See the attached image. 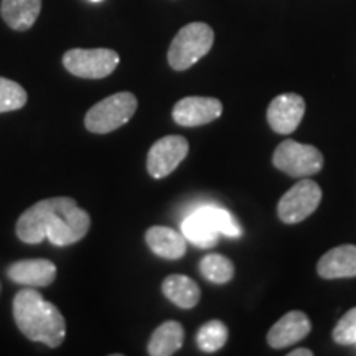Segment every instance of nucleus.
Instances as JSON below:
<instances>
[{
  "instance_id": "obj_10",
  "label": "nucleus",
  "mask_w": 356,
  "mask_h": 356,
  "mask_svg": "<svg viewBox=\"0 0 356 356\" xmlns=\"http://www.w3.org/2000/svg\"><path fill=\"white\" fill-rule=\"evenodd\" d=\"M188 140L181 136H165L150 147L147 155V172L154 178H165L188 155Z\"/></svg>"
},
{
  "instance_id": "obj_21",
  "label": "nucleus",
  "mask_w": 356,
  "mask_h": 356,
  "mask_svg": "<svg viewBox=\"0 0 356 356\" xmlns=\"http://www.w3.org/2000/svg\"><path fill=\"white\" fill-rule=\"evenodd\" d=\"M228 341V328L220 320H211L202 325L197 333V345L204 353H215Z\"/></svg>"
},
{
  "instance_id": "obj_18",
  "label": "nucleus",
  "mask_w": 356,
  "mask_h": 356,
  "mask_svg": "<svg viewBox=\"0 0 356 356\" xmlns=\"http://www.w3.org/2000/svg\"><path fill=\"white\" fill-rule=\"evenodd\" d=\"M162 292L172 304L185 310L197 307L200 296H202L198 284L193 279L181 274L168 275L162 282Z\"/></svg>"
},
{
  "instance_id": "obj_25",
  "label": "nucleus",
  "mask_w": 356,
  "mask_h": 356,
  "mask_svg": "<svg viewBox=\"0 0 356 356\" xmlns=\"http://www.w3.org/2000/svg\"><path fill=\"white\" fill-rule=\"evenodd\" d=\"M91 2H101V0H91Z\"/></svg>"
},
{
  "instance_id": "obj_11",
  "label": "nucleus",
  "mask_w": 356,
  "mask_h": 356,
  "mask_svg": "<svg viewBox=\"0 0 356 356\" xmlns=\"http://www.w3.org/2000/svg\"><path fill=\"white\" fill-rule=\"evenodd\" d=\"M222 114V104L216 97H202L190 96L184 97L175 104L172 111L173 121L178 126L184 127H197L204 126L216 121Z\"/></svg>"
},
{
  "instance_id": "obj_8",
  "label": "nucleus",
  "mask_w": 356,
  "mask_h": 356,
  "mask_svg": "<svg viewBox=\"0 0 356 356\" xmlns=\"http://www.w3.org/2000/svg\"><path fill=\"white\" fill-rule=\"evenodd\" d=\"M320 202H322V188L314 180L304 178L297 181L291 190H287L279 200L277 215L280 221L296 225L317 210Z\"/></svg>"
},
{
  "instance_id": "obj_15",
  "label": "nucleus",
  "mask_w": 356,
  "mask_h": 356,
  "mask_svg": "<svg viewBox=\"0 0 356 356\" xmlns=\"http://www.w3.org/2000/svg\"><path fill=\"white\" fill-rule=\"evenodd\" d=\"M317 273L323 279L356 277V246L341 244L325 252L317 264Z\"/></svg>"
},
{
  "instance_id": "obj_23",
  "label": "nucleus",
  "mask_w": 356,
  "mask_h": 356,
  "mask_svg": "<svg viewBox=\"0 0 356 356\" xmlns=\"http://www.w3.org/2000/svg\"><path fill=\"white\" fill-rule=\"evenodd\" d=\"M332 337L338 345H356V307L350 309L340 318V322L333 328Z\"/></svg>"
},
{
  "instance_id": "obj_2",
  "label": "nucleus",
  "mask_w": 356,
  "mask_h": 356,
  "mask_svg": "<svg viewBox=\"0 0 356 356\" xmlns=\"http://www.w3.org/2000/svg\"><path fill=\"white\" fill-rule=\"evenodd\" d=\"M181 231L186 241L198 248L215 246L220 234L238 238L241 236V226L229 211L216 207H202L193 211L181 222Z\"/></svg>"
},
{
  "instance_id": "obj_7",
  "label": "nucleus",
  "mask_w": 356,
  "mask_h": 356,
  "mask_svg": "<svg viewBox=\"0 0 356 356\" xmlns=\"http://www.w3.org/2000/svg\"><path fill=\"white\" fill-rule=\"evenodd\" d=\"M118 53L109 48H74L63 55V65L71 74L86 79H102L114 73L119 65Z\"/></svg>"
},
{
  "instance_id": "obj_3",
  "label": "nucleus",
  "mask_w": 356,
  "mask_h": 356,
  "mask_svg": "<svg viewBox=\"0 0 356 356\" xmlns=\"http://www.w3.org/2000/svg\"><path fill=\"white\" fill-rule=\"evenodd\" d=\"M215 32L203 22L185 25L172 40L168 48V65L175 71H185L211 50Z\"/></svg>"
},
{
  "instance_id": "obj_4",
  "label": "nucleus",
  "mask_w": 356,
  "mask_h": 356,
  "mask_svg": "<svg viewBox=\"0 0 356 356\" xmlns=\"http://www.w3.org/2000/svg\"><path fill=\"white\" fill-rule=\"evenodd\" d=\"M136 111L137 97L132 92H115L88 111L84 126L92 134H109L131 121Z\"/></svg>"
},
{
  "instance_id": "obj_24",
  "label": "nucleus",
  "mask_w": 356,
  "mask_h": 356,
  "mask_svg": "<svg viewBox=\"0 0 356 356\" xmlns=\"http://www.w3.org/2000/svg\"><path fill=\"white\" fill-rule=\"evenodd\" d=\"M312 355H314V351L309 348H299V350H293L289 353V356H312Z\"/></svg>"
},
{
  "instance_id": "obj_13",
  "label": "nucleus",
  "mask_w": 356,
  "mask_h": 356,
  "mask_svg": "<svg viewBox=\"0 0 356 356\" xmlns=\"http://www.w3.org/2000/svg\"><path fill=\"white\" fill-rule=\"evenodd\" d=\"M310 330L312 323L304 312L292 310L273 325V328L267 333V343L275 350L287 348V346L304 340Z\"/></svg>"
},
{
  "instance_id": "obj_12",
  "label": "nucleus",
  "mask_w": 356,
  "mask_h": 356,
  "mask_svg": "<svg viewBox=\"0 0 356 356\" xmlns=\"http://www.w3.org/2000/svg\"><path fill=\"white\" fill-rule=\"evenodd\" d=\"M305 114L304 97L296 92L280 95L270 101L267 108V122L274 132L289 136L299 127Z\"/></svg>"
},
{
  "instance_id": "obj_16",
  "label": "nucleus",
  "mask_w": 356,
  "mask_h": 356,
  "mask_svg": "<svg viewBox=\"0 0 356 356\" xmlns=\"http://www.w3.org/2000/svg\"><path fill=\"white\" fill-rule=\"evenodd\" d=\"M145 243L150 251L163 259H180L186 252V238L167 226H152L147 229Z\"/></svg>"
},
{
  "instance_id": "obj_1",
  "label": "nucleus",
  "mask_w": 356,
  "mask_h": 356,
  "mask_svg": "<svg viewBox=\"0 0 356 356\" xmlns=\"http://www.w3.org/2000/svg\"><path fill=\"white\" fill-rule=\"evenodd\" d=\"M13 318L17 327L32 341L56 348L66 337V322L61 312L33 287L17 292L13 299Z\"/></svg>"
},
{
  "instance_id": "obj_5",
  "label": "nucleus",
  "mask_w": 356,
  "mask_h": 356,
  "mask_svg": "<svg viewBox=\"0 0 356 356\" xmlns=\"http://www.w3.org/2000/svg\"><path fill=\"white\" fill-rule=\"evenodd\" d=\"M91 228V216L70 198L60 210L53 213L47 225V239L55 246H70L81 241Z\"/></svg>"
},
{
  "instance_id": "obj_14",
  "label": "nucleus",
  "mask_w": 356,
  "mask_h": 356,
  "mask_svg": "<svg viewBox=\"0 0 356 356\" xmlns=\"http://www.w3.org/2000/svg\"><path fill=\"white\" fill-rule=\"evenodd\" d=\"M7 275L12 282L24 287H47L55 282L56 266L48 259H25L8 266Z\"/></svg>"
},
{
  "instance_id": "obj_19",
  "label": "nucleus",
  "mask_w": 356,
  "mask_h": 356,
  "mask_svg": "<svg viewBox=\"0 0 356 356\" xmlns=\"http://www.w3.org/2000/svg\"><path fill=\"white\" fill-rule=\"evenodd\" d=\"M184 340L185 330L181 323L168 320L155 328L147 345V351L152 356H172L181 348Z\"/></svg>"
},
{
  "instance_id": "obj_22",
  "label": "nucleus",
  "mask_w": 356,
  "mask_h": 356,
  "mask_svg": "<svg viewBox=\"0 0 356 356\" xmlns=\"http://www.w3.org/2000/svg\"><path fill=\"white\" fill-rule=\"evenodd\" d=\"M26 91L12 79L0 78V113L19 111L26 104Z\"/></svg>"
},
{
  "instance_id": "obj_6",
  "label": "nucleus",
  "mask_w": 356,
  "mask_h": 356,
  "mask_svg": "<svg viewBox=\"0 0 356 356\" xmlns=\"http://www.w3.org/2000/svg\"><path fill=\"white\" fill-rule=\"evenodd\" d=\"M273 163L280 172L296 178L317 175L323 167V155L317 147L299 144L296 140H284L275 149Z\"/></svg>"
},
{
  "instance_id": "obj_9",
  "label": "nucleus",
  "mask_w": 356,
  "mask_h": 356,
  "mask_svg": "<svg viewBox=\"0 0 356 356\" xmlns=\"http://www.w3.org/2000/svg\"><path fill=\"white\" fill-rule=\"evenodd\" d=\"M68 197L47 198L32 204L29 210L22 213L17 221L15 231L20 241L26 244H40L47 239V225L53 216V213L60 210L68 202Z\"/></svg>"
},
{
  "instance_id": "obj_17",
  "label": "nucleus",
  "mask_w": 356,
  "mask_h": 356,
  "mask_svg": "<svg viewBox=\"0 0 356 356\" xmlns=\"http://www.w3.org/2000/svg\"><path fill=\"white\" fill-rule=\"evenodd\" d=\"M42 0H2L0 13L6 24L17 32H26L37 22Z\"/></svg>"
},
{
  "instance_id": "obj_20",
  "label": "nucleus",
  "mask_w": 356,
  "mask_h": 356,
  "mask_svg": "<svg viewBox=\"0 0 356 356\" xmlns=\"http://www.w3.org/2000/svg\"><path fill=\"white\" fill-rule=\"evenodd\" d=\"M200 273L207 280L221 286L233 279L234 264L221 254H208L200 262Z\"/></svg>"
}]
</instances>
